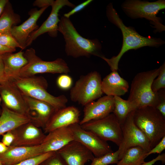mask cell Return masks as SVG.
<instances>
[{"label":"cell","mask_w":165,"mask_h":165,"mask_svg":"<svg viewBox=\"0 0 165 165\" xmlns=\"http://www.w3.org/2000/svg\"><path fill=\"white\" fill-rule=\"evenodd\" d=\"M106 14L109 21L120 29L123 38L122 48L116 56L110 58H107L105 56L101 58L107 62L112 71L118 70L121 58L128 50L145 46L158 47L165 43V42L160 38L143 37L132 28L126 26L112 3L107 6Z\"/></svg>","instance_id":"obj_1"},{"label":"cell","mask_w":165,"mask_h":165,"mask_svg":"<svg viewBox=\"0 0 165 165\" xmlns=\"http://www.w3.org/2000/svg\"><path fill=\"white\" fill-rule=\"evenodd\" d=\"M58 31L63 35L65 51L68 56L75 58L90 57L93 55L101 58L104 56L101 44L97 39H90L82 36L77 31L69 18L62 16L58 25Z\"/></svg>","instance_id":"obj_2"},{"label":"cell","mask_w":165,"mask_h":165,"mask_svg":"<svg viewBox=\"0 0 165 165\" xmlns=\"http://www.w3.org/2000/svg\"><path fill=\"white\" fill-rule=\"evenodd\" d=\"M11 79L24 95L46 102L56 109L66 106L68 99L62 94L54 96L47 91L48 83L43 77L34 75L29 77H16Z\"/></svg>","instance_id":"obj_3"},{"label":"cell","mask_w":165,"mask_h":165,"mask_svg":"<svg viewBox=\"0 0 165 165\" xmlns=\"http://www.w3.org/2000/svg\"><path fill=\"white\" fill-rule=\"evenodd\" d=\"M135 125L148 138L152 149L165 136V118L155 108L146 106L134 110Z\"/></svg>","instance_id":"obj_4"},{"label":"cell","mask_w":165,"mask_h":165,"mask_svg":"<svg viewBox=\"0 0 165 165\" xmlns=\"http://www.w3.org/2000/svg\"><path fill=\"white\" fill-rule=\"evenodd\" d=\"M160 68L138 73L133 79L128 100L133 103L136 109L146 106L156 108L159 99L157 92L151 88L153 80L158 75Z\"/></svg>","instance_id":"obj_5"},{"label":"cell","mask_w":165,"mask_h":165,"mask_svg":"<svg viewBox=\"0 0 165 165\" xmlns=\"http://www.w3.org/2000/svg\"><path fill=\"white\" fill-rule=\"evenodd\" d=\"M125 13L132 19L145 18L150 21L156 32L165 31L161 18L157 15L159 11L165 8V1L149 2L140 0H127L121 6Z\"/></svg>","instance_id":"obj_6"},{"label":"cell","mask_w":165,"mask_h":165,"mask_svg":"<svg viewBox=\"0 0 165 165\" xmlns=\"http://www.w3.org/2000/svg\"><path fill=\"white\" fill-rule=\"evenodd\" d=\"M102 80L100 73L96 71L81 75L71 89V100L84 106L101 97L103 94Z\"/></svg>","instance_id":"obj_7"},{"label":"cell","mask_w":165,"mask_h":165,"mask_svg":"<svg viewBox=\"0 0 165 165\" xmlns=\"http://www.w3.org/2000/svg\"><path fill=\"white\" fill-rule=\"evenodd\" d=\"M24 55L28 63L16 77H29L45 73L68 74L70 72L67 64L63 59L57 58L52 61H44L37 55L32 48L26 50Z\"/></svg>","instance_id":"obj_8"},{"label":"cell","mask_w":165,"mask_h":165,"mask_svg":"<svg viewBox=\"0 0 165 165\" xmlns=\"http://www.w3.org/2000/svg\"><path fill=\"white\" fill-rule=\"evenodd\" d=\"M80 125L84 129L93 133L104 141H110L118 146L121 143V124L113 113L103 118L91 120Z\"/></svg>","instance_id":"obj_9"},{"label":"cell","mask_w":165,"mask_h":165,"mask_svg":"<svg viewBox=\"0 0 165 165\" xmlns=\"http://www.w3.org/2000/svg\"><path fill=\"white\" fill-rule=\"evenodd\" d=\"M134 110L129 114L121 125L122 138L118 150L119 160L126 150L132 147L139 146L148 152L151 149L148 138L134 122Z\"/></svg>","instance_id":"obj_10"},{"label":"cell","mask_w":165,"mask_h":165,"mask_svg":"<svg viewBox=\"0 0 165 165\" xmlns=\"http://www.w3.org/2000/svg\"><path fill=\"white\" fill-rule=\"evenodd\" d=\"M0 96L2 104L9 109L31 118L22 94L11 79L0 83Z\"/></svg>","instance_id":"obj_11"},{"label":"cell","mask_w":165,"mask_h":165,"mask_svg":"<svg viewBox=\"0 0 165 165\" xmlns=\"http://www.w3.org/2000/svg\"><path fill=\"white\" fill-rule=\"evenodd\" d=\"M74 136V140L80 143L94 155L98 157L113 151L106 141L93 133L83 129L79 123L69 126Z\"/></svg>","instance_id":"obj_12"},{"label":"cell","mask_w":165,"mask_h":165,"mask_svg":"<svg viewBox=\"0 0 165 165\" xmlns=\"http://www.w3.org/2000/svg\"><path fill=\"white\" fill-rule=\"evenodd\" d=\"M73 8L75 6L68 0H56L51 6V13L47 19L40 27L30 35L26 43V48L39 36L47 33L50 36L56 37L58 32V25L60 21L59 18L60 10L64 6Z\"/></svg>","instance_id":"obj_13"},{"label":"cell","mask_w":165,"mask_h":165,"mask_svg":"<svg viewBox=\"0 0 165 165\" xmlns=\"http://www.w3.org/2000/svg\"><path fill=\"white\" fill-rule=\"evenodd\" d=\"M32 122L12 131L14 139L11 146H33L40 145L46 135Z\"/></svg>","instance_id":"obj_14"},{"label":"cell","mask_w":165,"mask_h":165,"mask_svg":"<svg viewBox=\"0 0 165 165\" xmlns=\"http://www.w3.org/2000/svg\"><path fill=\"white\" fill-rule=\"evenodd\" d=\"M67 165H85L95 156L80 143L73 140L57 152Z\"/></svg>","instance_id":"obj_15"},{"label":"cell","mask_w":165,"mask_h":165,"mask_svg":"<svg viewBox=\"0 0 165 165\" xmlns=\"http://www.w3.org/2000/svg\"><path fill=\"white\" fill-rule=\"evenodd\" d=\"M83 116L79 124L103 118L113 112L114 108V97L105 95L84 106Z\"/></svg>","instance_id":"obj_16"},{"label":"cell","mask_w":165,"mask_h":165,"mask_svg":"<svg viewBox=\"0 0 165 165\" xmlns=\"http://www.w3.org/2000/svg\"><path fill=\"white\" fill-rule=\"evenodd\" d=\"M47 8L39 10L36 8L31 9L28 13L29 17L26 20L20 25L11 28L10 32L21 47L22 50L26 48V43L31 34L39 27L37 21Z\"/></svg>","instance_id":"obj_17"},{"label":"cell","mask_w":165,"mask_h":165,"mask_svg":"<svg viewBox=\"0 0 165 165\" xmlns=\"http://www.w3.org/2000/svg\"><path fill=\"white\" fill-rule=\"evenodd\" d=\"M80 112L75 107H65L56 110L44 128L48 133L55 129L67 127L80 122Z\"/></svg>","instance_id":"obj_18"},{"label":"cell","mask_w":165,"mask_h":165,"mask_svg":"<svg viewBox=\"0 0 165 165\" xmlns=\"http://www.w3.org/2000/svg\"><path fill=\"white\" fill-rule=\"evenodd\" d=\"M47 134L40 145L42 154L57 152L74 140L72 132L69 126L55 129Z\"/></svg>","instance_id":"obj_19"},{"label":"cell","mask_w":165,"mask_h":165,"mask_svg":"<svg viewBox=\"0 0 165 165\" xmlns=\"http://www.w3.org/2000/svg\"><path fill=\"white\" fill-rule=\"evenodd\" d=\"M42 154L40 145L33 146L11 145L5 152L0 154V162L3 165H13Z\"/></svg>","instance_id":"obj_20"},{"label":"cell","mask_w":165,"mask_h":165,"mask_svg":"<svg viewBox=\"0 0 165 165\" xmlns=\"http://www.w3.org/2000/svg\"><path fill=\"white\" fill-rule=\"evenodd\" d=\"M23 95L30 112L35 113V116L32 118V122L37 126L44 128L56 109L46 102Z\"/></svg>","instance_id":"obj_21"},{"label":"cell","mask_w":165,"mask_h":165,"mask_svg":"<svg viewBox=\"0 0 165 165\" xmlns=\"http://www.w3.org/2000/svg\"><path fill=\"white\" fill-rule=\"evenodd\" d=\"M31 122H32L31 117L13 112L2 104L0 116V136Z\"/></svg>","instance_id":"obj_22"},{"label":"cell","mask_w":165,"mask_h":165,"mask_svg":"<svg viewBox=\"0 0 165 165\" xmlns=\"http://www.w3.org/2000/svg\"><path fill=\"white\" fill-rule=\"evenodd\" d=\"M101 88L103 94L109 96H120L128 91V82L119 75L117 71H112L102 80Z\"/></svg>","instance_id":"obj_23"},{"label":"cell","mask_w":165,"mask_h":165,"mask_svg":"<svg viewBox=\"0 0 165 165\" xmlns=\"http://www.w3.org/2000/svg\"><path fill=\"white\" fill-rule=\"evenodd\" d=\"M22 50L15 53L9 52L2 54L6 78L12 79L17 76L21 69L28 63Z\"/></svg>","instance_id":"obj_24"},{"label":"cell","mask_w":165,"mask_h":165,"mask_svg":"<svg viewBox=\"0 0 165 165\" xmlns=\"http://www.w3.org/2000/svg\"><path fill=\"white\" fill-rule=\"evenodd\" d=\"M20 21V16L15 13L11 4L9 1L0 16V34L10 31L13 27Z\"/></svg>","instance_id":"obj_25"},{"label":"cell","mask_w":165,"mask_h":165,"mask_svg":"<svg viewBox=\"0 0 165 165\" xmlns=\"http://www.w3.org/2000/svg\"><path fill=\"white\" fill-rule=\"evenodd\" d=\"M148 152L139 146L129 148L116 165H141L145 162Z\"/></svg>","instance_id":"obj_26"},{"label":"cell","mask_w":165,"mask_h":165,"mask_svg":"<svg viewBox=\"0 0 165 165\" xmlns=\"http://www.w3.org/2000/svg\"><path fill=\"white\" fill-rule=\"evenodd\" d=\"M114 108L112 113L121 125L129 114L136 108L135 105L128 100H125L118 96H114Z\"/></svg>","instance_id":"obj_27"},{"label":"cell","mask_w":165,"mask_h":165,"mask_svg":"<svg viewBox=\"0 0 165 165\" xmlns=\"http://www.w3.org/2000/svg\"><path fill=\"white\" fill-rule=\"evenodd\" d=\"M119 152L118 150L109 152L103 156L95 157L89 165H109L117 164L119 160Z\"/></svg>","instance_id":"obj_28"},{"label":"cell","mask_w":165,"mask_h":165,"mask_svg":"<svg viewBox=\"0 0 165 165\" xmlns=\"http://www.w3.org/2000/svg\"><path fill=\"white\" fill-rule=\"evenodd\" d=\"M0 44L10 48L16 49L19 48L22 49L21 47L12 35L10 31L0 34Z\"/></svg>","instance_id":"obj_29"},{"label":"cell","mask_w":165,"mask_h":165,"mask_svg":"<svg viewBox=\"0 0 165 165\" xmlns=\"http://www.w3.org/2000/svg\"><path fill=\"white\" fill-rule=\"evenodd\" d=\"M159 68L160 71L158 77L153 80L151 86L152 89L154 93H156L160 89L165 88V62Z\"/></svg>","instance_id":"obj_30"},{"label":"cell","mask_w":165,"mask_h":165,"mask_svg":"<svg viewBox=\"0 0 165 165\" xmlns=\"http://www.w3.org/2000/svg\"><path fill=\"white\" fill-rule=\"evenodd\" d=\"M56 152H50L23 161L13 165H40Z\"/></svg>","instance_id":"obj_31"},{"label":"cell","mask_w":165,"mask_h":165,"mask_svg":"<svg viewBox=\"0 0 165 165\" xmlns=\"http://www.w3.org/2000/svg\"><path fill=\"white\" fill-rule=\"evenodd\" d=\"M56 82L57 86L60 89L67 90L72 87L73 80L72 77L68 74H62L57 77Z\"/></svg>","instance_id":"obj_32"},{"label":"cell","mask_w":165,"mask_h":165,"mask_svg":"<svg viewBox=\"0 0 165 165\" xmlns=\"http://www.w3.org/2000/svg\"><path fill=\"white\" fill-rule=\"evenodd\" d=\"M158 103L155 108L165 118V90L162 89L158 92Z\"/></svg>","instance_id":"obj_33"},{"label":"cell","mask_w":165,"mask_h":165,"mask_svg":"<svg viewBox=\"0 0 165 165\" xmlns=\"http://www.w3.org/2000/svg\"><path fill=\"white\" fill-rule=\"evenodd\" d=\"M42 165H67L66 163L56 152L51 156L44 161Z\"/></svg>","instance_id":"obj_34"},{"label":"cell","mask_w":165,"mask_h":165,"mask_svg":"<svg viewBox=\"0 0 165 165\" xmlns=\"http://www.w3.org/2000/svg\"><path fill=\"white\" fill-rule=\"evenodd\" d=\"M92 0H87L75 6L71 11L65 13L63 16L67 18H69L72 15L80 11L92 2Z\"/></svg>","instance_id":"obj_35"},{"label":"cell","mask_w":165,"mask_h":165,"mask_svg":"<svg viewBox=\"0 0 165 165\" xmlns=\"http://www.w3.org/2000/svg\"><path fill=\"white\" fill-rule=\"evenodd\" d=\"M165 149V136L163 137L161 141L146 153L147 156L150 154L156 153L160 154Z\"/></svg>","instance_id":"obj_36"},{"label":"cell","mask_w":165,"mask_h":165,"mask_svg":"<svg viewBox=\"0 0 165 165\" xmlns=\"http://www.w3.org/2000/svg\"><path fill=\"white\" fill-rule=\"evenodd\" d=\"M2 135V142L7 147L10 146L14 139V135L12 131L8 132Z\"/></svg>","instance_id":"obj_37"},{"label":"cell","mask_w":165,"mask_h":165,"mask_svg":"<svg viewBox=\"0 0 165 165\" xmlns=\"http://www.w3.org/2000/svg\"><path fill=\"white\" fill-rule=\"evenodd\" d=\"M54 1L53 0H36L34 2L33 5L34 6H37L41 9L51 6Z\"/></svg>","instance_id":"obj_38"},{"label":"cell","mask_w":165,"mask_h":165,"mask_svg":"<svg viewBox=\"0 0 165 165\" xmlns=\"http://www.w3.org/2000/svg\"><path fill=\"white\" fill-rule=\"evenodd\" d=\"M158 161H161L163 164L165 162V154L163 153L162 154H159L155 158L153 159L152 160L148 162H145L141 165H153L155 163Z\"/></svg>","instance_id":"obj_39"},{"label":"cell","mask_w":165,"mask_h":165,"mask_svg":"<svg viewBox=\"0 0 165 165\" xmlns=\"http://www.w3.org/2000/svg\"><path fill=\"white\" fill-rule=\"evenodd\" d=\"M7 79L5 74L2 55L0 54V83L5 81Z\"/></svg>","instance_id":"obj_40"},{"label":"cell","mask_w":165,"mask_h":165,"mask_svg":"<svg viewBox=\"0 0 165 165\" xmlns=\"http://www.w3.org/2000/svg\"><path fill=\"white\" fill-rule=\"evenodd\" d=\"M16 50L15 49L8 48L0 44V54H2L7 53H13Z\"/></svg>","instance_id":"obj_41"},{"label":"cell","mask_w":165,"mask_h":165,"mask_svg":"<svg viewBox=\"0 0 165 165\" xmlns=\"http://www.w3.org/2000/svg\"><path fill=\"white\" fill-rule=\"evenodd\" d=\"M9 1L8 0H0V16L2 13L6 4Z\"/></svg>","instance_id":"obj_42"},{"label":"cell","mask_w":165,"mask_h":165,"mask_svg":"<svg viewBox=\"0 0 165 165\" xmlns=\"http://www.w3.org/2000/svg\"><path fill=\"white\" fill-rule=\"evenodd\" d=\"M8 148V147L5 145L2 142H0V154L5 152Z\"/></svg>","instance_id":"obj_43"},{"label":"cell","mask_w":165,"mask_h":165,"mask_svg":"<svg viewBox=\"0 0 165 165\" xmlns=\"http://www.w3.org/2000/svg\"><path fill=\"white\" fill-rule=\"evenodd\" d=\"M2 101V99H1V97L0 96V103H1V102ZM1 112H0V114H1Z\"/></svg>","instance_id":"obj_44"},{"label":"cell","mask_w":165,"mask_h":165,"mask_svg":"<svg viewBox=\"0 0 165 165\" xmlns=\"http://www.w3.org/2000/svg\"><path fill=\"white\" fill-rule=\"evenodd\" d=\"M0 165H3L0 162Z\"/></svg>","instance_id":"obj_45"}]
</instances>
